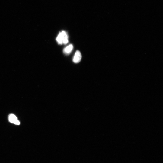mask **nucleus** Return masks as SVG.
<instances>
[{"label":"nucleus","instance_id":"1","mask_svg":"<svg viewBox=\"0 0 163 163\" xmlns=\"http://www.w3.org/2000/svg\"><path fill=\"white\" fill-rule=\"evenodd\" d=\"M56 40L58 44H67L68 42V36L67 33L64 31L60 32L57 37Z\"/></svg>","mask_w":163,"mask_h":163},{"label":"nucleus","instance_id":"2","mask_svg":"<svg viewBox=\"0 0 163 163\" xmlns=\"http://www.w3.org/2000/svg\"><path fill=\"white\" fill-rule=\"evenodd\" d=\"M8 119L9 121L11 123L17 125L20 124V122L17 120V117L13 114H10L8 116Z\"/></svg>","mask_w":163,"mask_h":163},{"label":"nucleus","instance_id":"3","mask_svg":"<svg viewBox=\"0 0 163 163\" xmlns=\"http://www.w3.org/2000/svg\"><path fill=\"white\" fill-rule=\"evenodd\" d=\"M82 56L81 52L79 50H77L75 52L73 59V61L75 63H78L81 61Z\"/></svg>","mask_w":163,"mask_h":163},{"label":"nucleus","instance_id":"4","mask_svg":"<svg viewBox=\"0 0 163 163\" xmlns=\"http://www.w3.org/2000/svg\"><path fill=\"white\" fill-rule=\"evenodd\" d=\"M73 49V46L70 44L64 48L63 50V53L66 55L69 54L72 52Z\"/></svg>","mask_w":163,"mask_h":163}]
</instances>
